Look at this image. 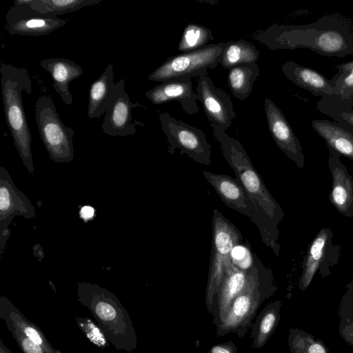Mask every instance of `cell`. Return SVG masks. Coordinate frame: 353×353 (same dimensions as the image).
<instances>
[{
    "label": "cell",
    "mask_w": 353,
    "mask_h": 353,
    "mask_svg": "<svg viewBox=\"0 0 353 353\" xmlns=\"http://www.w3.org/2000/svg\"><path fill=\"white\" fill-rule=\"evenodd\" d=\"M0 353H12L11 351L3 344L2 340H0Z\"/></svg>",
    "instance_id": "37"
},
{
    "label": "cell",
    "mask_w": 353,
    "mask_h": 353,
    "mask_svg": "<svg viewBox=\"0 0 353 353\" xmlns=\"http://www.w3.org/2000/svg\"><path fill=\"white\" fill-rule=\"evenodd\" d=\"M115 86L113 65L110 63L90 85L87 111L89 118L98 119L105 113L114 96Z\"/></svg>",
    "instance_id": "23"
},
{
    "label": "cell",
    "mask_w": 353,
    "mask_h": 353,
    "mask_svg": "<svg viewBox=\"0 0 353 353\" xmlns=\"http://www.w3.org/2000/svg\"><path fill=\"white\" fill-rule=\"evenodd\" d=\"M259 58V50L251 43L240 39L226 43L219 64L228 70L245 63H256Z\"/></svg>",
    "instance_id": "27"
},
{
    "label": "cell",
    "mask_w": 353,
    "mask_h": 353,
    "mask_svg": "<svg viewBox=\"0 0 353 353\" xmlns=\"http://www.w3.org/2000/svg\"><path fill=\"white\" fill-rule=\"evenodd\" d=\"M312 129L325 141L330 154L353 160V128L337 121L314 119Z\"/></svg>",
    "instance_id": "18"
},
{
    "label": "cell",
    "mask_w": 353,
    "mask_h": 353,
    "mask_svg": "<svg viewBox=\"0 0 353 353\" xmlns=\"http://www.w3.org/2000/svg\"><path fill=\"white\" fill-rule=\"evenodd\" d=\"M248 270L239 268L233 263L228 272L214 301L210 314L212 323L218 327L225 316L232 303L243 289Z\"/></svg>",
    "instance_id": "21"
},
{
    "label": "cell",
    "mask_w": 353,
    "mask_h": 353,
    "mask_svg": "<svg viewBox=\"0 0 353 353\" xmlns=\"http://www.w3.org/2000/svg\"><path fill=\"white\" fill-rule=\"evenodd\" d=\"M335 67L338 72L330 79L335 94L324 96L319 101L339 107H352L353 60L338 64Z\"/></svg>",
    "instance_id": "24"
},
{
    "label": "cell",
    "mask_w": 353,
    "mask_h": 353,
    "mask_svg": "<svg viewBox=\"0 0 353 353\" xmlns=\"http://www.w3.org/2000/svg\"><path fill=\"white\" fill-rule=\"evenodd\" d=\"M214 38L212 32L208 28L189 23L184 28L178 50L183 53L196 50L208 46V42Z\"/></svg>",
    "instance_id": "30"
},
{
    "label": "cell",
    "mask_w": 353,
    "mask_h": 353,
    "mask_svg": "<svg viewBox=\"0 0 353 353\" xmlns=\"http://www.w3.org/2000/svg\"><path fill=\"white\" fill-rule=\"evenodd\" d=\"M103 0H32L30 7L42 13L61 15L94 6Z\"/></svg>",
    "instance_id": "29"
},
{
    "label": "cell",
    "mask_w": 353,
    "mask_h": 353,
    "mask_svg": "<svg viewBox=\"0 0 353 353\" xmlns=\"http://www.w3.org/2000/svg\"><path fill=\"white\" fill-rule=\"evenodd\" d=\"M253 37L272 50L305 48L321 56L353 55V24L338 14L323 15L306 25L274 24Z\"/></svg>",
    "instance_id": "1"
},
{
    "label": "cell",
    "mask_w": 353,
    "mask_h": 353,
    "mask_svg": "<svg viewBox=\"0 0 353 353\" xmlns=\"http://www.w3.org/2000/svg\"><path fill=\"white\" fill-rule=\"evenodd\" d=\"M16 216L30 219L36 216L34 206L13 182L9 172L0 167V258L10 236L9 225Z\"/></svg>",
    "instance_id": "12"
},
{
    "label": "cell",
    "mask_w": 353,
    "mask_h": 353,
    "mask_svg": "<svg viewBox=\"0 0 353 353\" xmlns=\"http://www.w3.org/2000/svg\"><path fill=\"white\" fill-rule=\"evenodd\" d=\"M210 126L214 138L219 143L224 159L236 175V179L261 217L273 232L279 235L278 225L284 217L283 211L265 186L243 146L237 139L230 137L222 128L213 123Z\"/></svg>",
    "instance_id": "2"
},
{
    "label": "cell",
    "mask_w": 353,
    "mask_h": 353,
    "mask_svg": "<svg viewBox=\"0 0 353 353\" xmlns=\"http://www.w3.org/2000/svg\"><path fill=\"white\" fill-rule=\"evenodd\" d=\"M40 66L51 75L53 89L59 94L64 103L71 105L73 99L69 84L83 74L81 66L65 58L43 59Z\"/></svg>",
    "instance_id": "19"
},
{
    "label": "cell",
    "mask_w": 353,
    "mask_h": 353,
    "mask_svg": "<svg viewBox=\"0 0 353 353\" xmlns=\"http://www.w3.org/2000/svg\"><path fill=\"white\" fill-rule=\"evenodd\" d=\"M203 175L228 208L248 217L254 224L260 232L263 243L278 256L280 248L279 235L273 232L261 217L237 180L228 174L209 171H203Z\"/></svg>",
    "instance_id": "7"
},
{
    "label": "cell",
    "mask_w": 353,
    "mask_h": 353,
    "mask_svg": "<svg viewBox=\"0 0 353 353\" xmlns=\"http://www.w3.org/2000/svg\"><path fill=\"white\" fill-rule=\"evenodd\" d=\"M264 110L271 136L279 148L301 169L305 158L299 139L280 108L269 98L264 100Z\"/></svg>",
    "instance_id": "15"
},
{
    "label": "cell",
    "mask_w": 353,
    "mask_h": 353,
    "mask_svg": "<svg viewBox=\"0 0 353 353\" xmlns=\"http://www.w3.org/2000/svg\"><path fill=\"white\" fill-rule=\"evenodd\" d=\"M145 96L154 105L177 101L183 110L190 115L199 111L196 93L193 90L191 79L179 78L162 82L148 90Z\"/></svg>",
    "instance_id": "16"
},
{
    "label": "cell",
    "mask_w": 353,
    "mask_h": 353,
    "mask_svg": "<svg viewBox=\"0 0 353 353\" xmlns=\"http://www.w3.org/2000/svg\"><path fill=\"white\" fill-rule=\"evenodd\" d=\"M196 93L210 124H215L225 130L228 129L236 118L230 96L216 88L207 75L198 79Z\"/></svg>",
    "instance_id": "14"
},
{
    "label": "cell",
    "mask_w": 353,
    "mask_h": 353,
    "mask_svg": "<svg viewBox=\"0 0 353 353\" xmlns=\"http://www.w3.org/2000/svg\"><path fill=\"white\" fill-rule=\"evenodd\" d=\"M309 353H325L324 347L320 344L315 343L309 347Z\"/></svg>",
    "instance_id": "36"
},
{
    "label": "cell",
    "mask_w": 353,
    "mask_h": 353,
    "mask_svg": "<svg viewBox=\"0 0 353 353\" xmlns=\"http://www.w3.org/2000/svg\"><path fill=\"white\" fill-rule=\"evenodd\" d=\"M232 261L239 268L248 270L252 265L253 254L247 246L241 243L233 249Z\"/></svg>",
    "instance_id": "33"
},
{
    "label": "cell",
    "mask_w": 353,
    "mask_h": 353,
    "mask_svg": "<svg viewBox=\"0 0 353 353\" xmlns=\"http://www.w3.org/2000/svg\"><path fill=\"white\" fill-rule=\"evenodd\" d=\"M331 235L332 232L330 229L323 228L310 243L303 263V270L301 276V284L303 289L306 288L310 283L319 267Z\"/></svg>",
    "instance_id": "28"
},
{
    "label": "cell",
    "mask_w": 353,
    "mask_h": 353,
    "mask_svg": "<svg viewBox=\"0 0 353 353\" xmlns=\"http://www.w3.org/2000/svg\"><path fill=\"white\" fill-rule=\"evenodd\" d=\"M259 74L260 70L256 63L241 64L229 70L228 86L233 96L241 101L247 99Z\"/></svg>",
    "instance_id": "25"
},
{
    "label": "cell",
    "mask_w": 353,
    "mask_h": 353,
    "mask_svg": "<svg viewBox=\"0 0 353 353\" xmlns=\"http://www.w3.org/2000/svg\"><path fill=\"white\" fill-rule=\"evenodd\" d=\"M5 324L8 330L12 334V337L15 340L17 344L23 353H51L34 343L22 332L14 326L9 323Z\"/></svg>",
    "instance_id": "32"
},
{
    "label": "cell",
    "mask_w": 353,
    "mask_h": 353,
    "mask_svg": "<svg viewBox=\"0 0 353 353\" xmlns=\"http://www.w3.org/2000/svg\"><path fill=\"white\" fill-rule=\"evenodd\" d=\"M159 119L171 154L178 149L181 154H186L199 163L210 165L212 148L201 130L178 120L167 112L160 113Z\"/></svg>",
    "instance_id": "10"
},
{
    "label": "cell",
    "mask_w": 353,
    "mask_h": 353,
    "mask_svg": "<svg viewBox=\"0 0 353 353\" xmlns=\"http://www.w3.org/2000/svg\"><path fill=\"white\" fill-rule=\"evenodd\" d=\"M317 108L320 112L330 117L334 121L353 128V106L339 107L318 101Z\"/></svg>",
    "instance_id": "31"
},
{
    "label": "cell",
    "mask_w": 353,
    "mask_h": 353,
    "mask_svg": "<svg viewBox=\"0 0 353 353\" xmlns=\"http://www.w3.org/2000/svg\"><path fill=\"white\" fill-rule=\"evenodd\" d=\"M0 318L5 323H9L22 332L32 341L46 351L51 353H61L52 346L39 327L27 319L4 296L0 298Z\"/></svg>",
    "instance_id": "22"
},
{
    "label": "cell",
    "mask_w": 353,
    "mask_h": 353,
    "mask_svg": "<svg viewBox=\"0 0 353 353\" xmlns=\"http://www.w3.org/2000/svg\"><path fill=\"white\" fill-rule=\"evenodd\" d=\"M279 303H268L258 314L252 325V347L261 349L273 334L279 321Z\"/></svg>",
    "instance_id": "26"
},
{
    "label": "cell",
    "mask_w": 353,
    "mask_h": 353,
    "mask_svg": "<svg viewBox=\"0 0 353 353\" xmlns=\"http://www.w3.org/2000/svg\"><path fill=\"white\" fill-rule=\"evenodd\" d=\"M328 166L332 176V188L329 194L330 203L339 213L353 216V179L340 157L329 154Z\"/></svg>",
    "instance_id": "17"
},
{
    "label": "cell",
    "mask_w": 353,
    "mask_h": 353,
    "mask_svg": "<svg viewBox=\"0 0 353 353\" xmlns=\"http://www.w3.org/2000/svg\"><path fill=\"white\" fill-rule=\"evenodd\" d=\"M36 122L50 159L55 163H69L74 159V130L62 122L52 99L39 97L34 105Z\"/></svg>",
    "instance_id": "8"
},
{
    "label": "cell",
    "mask_w": 353,
    "mask_h": 353,
    "mask_svg": "<svg viewBox=\"0 0 353 353\" xmlns=\"http://www.w3.org/2000/svg\"><path fill=\"white\" fill-rule=\"evenodd\" d=\"M236 226L217 209L212 214V248L205 290V305L210 314L216 296L232 264L233 249L242 243Z\"/></svg>",
    "instance_id": "6"
},
{
    "label": "cell",
    "mask_w": 353,
    "mask_h": 353,
    "mask_svg": "<svg viewBox=\"0 0 353 353\" xmlns=\"http://www.w3.org/2000/svg\"><path fill=\"white\" fill-rule=\"evenodd\" d=\"M225 46L226 43L208 44L196 50L172 56L152 72L148 79L162 83L174 79L203 77L219 63Z\"/></svg>",
    "instance_id": "9"
},
{
    "label": "cell",
    "mask_w": 353,
    "mask_h": 353,
    "mask_svg": "<svg viewBox=\"0 0 353 353\" xmlns=\"http://www.w3.org/2000/svg\"><path fill=\"white\" fill-rule=\"evenodd\" d=\"M137 107L144 108L139 103L131 101L125 90V81L120 79L116 83L114 96L101 125L103 132L112 137H125L135 134L136 127L143 125V123L132 119V110Z\"/></svg>",
    "instance_id": "13"
},
{
    "label": "cell",
    "mask_w": 353,
    "mask_h": 353,
    "mask_svg": "<svg viewBox=\"0 0 353 353\" xmlns=\"http://www.w3.org/2000/svg\"><path fill=\"white\" fill-rule=\"evenodd\" d=\"M77 300L92 313L105 338L116 349L131 353L137 336L129 314L118 298L97 284L79 283Z\"/></svg>",
    "instance_id": "3"
},
{
    "label": "cell",
    "mask_w": 353,
    "mask_h": 353,
    "mask_svg": "<svg viewBox=\"0 0 353 353\" xmlns=\"http://www.w3.org/2000/svg\"><path fill=\"white\" fill-rule=\"evenodd\" d=\"M95 210L90 205L82 206L79 210V215L81 219L85 221L91 220L94 216Z\"/></svg>",
    "instance_id": "35"
},
{
    "label": "cell",
    "mask_w": 353,
    "mask_h": 353,
    "mask_svg": "<svg viewBox=\"0 0 353 353\" xmlns=\"http://www.w3.org/2000/svg\"><path fill=\"white\" fill-rule=\"evenodd\" d=\"M32 0H14L6 15L5 30L11 35L39 37L63 26L67 20L42 14L30 7Z\"/></svg>",
    "instance_id": "11"
},
{
    "label": "cell",
    "mask_w": 353,
    "mask_h": 353,
    "mask_svg": "<svg viewBox=\"0 0 353 353\" xmlns=\"http://www.w3.org/2000/svg\"><path fill=\"white\" fill-rule=\"evenodd\" d=\"M276 290L273 273L257 254H253L252 265L248 270L246 283L234 299L221 323L216 327L217 336L230 332L243 337L262 303Z\"/></svg>",
    "instance_id": "5"
},
{
    "label": "cell",
    "mask_w": 353,
    "mask_h": 353,
    "mask_svg": "<svg viewBox=\"0 0 353 353\" xmlns=\"http://www.w3.org/2000/svg\"><path fill=\"white\" fill-rule=\"evenodd\" d=\"M1 94L6 123L22 163L34 175L32 135L23 104V92L31 94L32 81L25 68L1 63Z\"/></svg>",
    "instance_id": "4"
},
{
    "label": "cell",
    "mask_w": 353,
    "mask_h": 353,
    "mask_svg": "<svg viewBox=\"0 0 353 353\" xmlns=\"http://www.w3.org/2000/svg\"><path fill=\"white\" fill-rule=\"evenodd\" d=\"M285 77L294 85L307 90L316 97L334 95L335 90L330 79L320 72L299 65L294 61H288L281 66Z\"/></svg>",
    "instance_id": "20"
},
{
    "label": "cell",
    "mask_w": 353,
    "mask_h": 353,
    "mask_svg": "<svg viewBox=\"0 0 353 353\" xmlns=\"http://www.w3.org/2000/svg\"><path fill=\"white\" fill-rule=\"evenodd\" d=\"M208 353H237V347L232 341L212 345Z\"/></svg>",
    "instance_id": "34"
}]
</instances>
